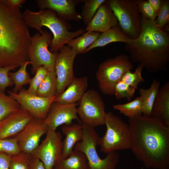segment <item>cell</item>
<instances>
[{
  "label": "cell",
  "mask_w": 169,
  "mask_h": 169,
  "mask_svg": "<svg viewBox=\"0 0 169 169\" xmlns=\"http://www.w3.org/2000/svg\"><path fill=\"white\" fill-rule=\"evenodd\" d=\"M76 103L62 104L53 102L50 107L44 122L49 129L56 131L59 126L72 124V120H80L77 115Z\"/></svg>",
  "instance_id": "obj_15"
},
{
  "label": "cell",
  "mask_w": 169,
  "mask_h": 169,
  "mask_svg": "<svg viewBox=\"0 0 169 169\" xmlns=\"http://www.w3.org/2000/svg\"><path fill=\"white\" fill-rule=\"evenodd\" d=\"M31 156L20 151L12 155L10 162L9 169H29Z\"/></svg>",
  "instance_id": "obj_32"
},
{
  "label": "cell",
  "mask_w": 169,
  "mask_h": 169,
  "mask_svg": "<svg viewBox=\"0 0 169 169\" xmlns=\"http://www.w3.org/2000/svg\"><path fill=\"white\" fill-rule=\"evenodd\" d=\"M20 108L18 101L0 91V121Z\"/></svg>",
  "instance_id": "obj_29"
},
{
  "label": "cell",
  "mask_w": 169,
  "mask_h": 169,
  "mask_svg": "<svg viewBox=\"0 0 169 169\" xmlns=\"http://www.w3.org/2000/svg\"><path fill=\"white\" fill-rule=\"evenodd\" d=\"M29 64H30V62L28 61L21 66L19 69L16 72H9L8 75L15 84V87L12 91L14 93L17 94L18 92L20 91L23 85L29 83L31 78L27 70V66Z\"/></svg>",
  "instance_id": "obj_28"
},
{
  "label": "cell",
  "mask_w": 169,
  "mask_h": 169,
  "mask_svg": "<svg viewBox=\"0 0 169 169\" xmlns=\"http://www.w3.org/2000/svg\"><path fill=\"white\" fill-rule=\"evenodd\" d=\"M26 0H1L2 2L9 8L14 9L19 7V6L26 2Z\"/></svg>",
  "instance_id": "obj_40"
},
{
  "label": "cell",
  "mask_w": 169,
  "mask_h": 169,
  "mask_svg": "<svg viewBox=\"0 0 169 169\" xmlns=\"http://www.w3.org/2000/svg\"><path fill=\"white\" fill-rule=\"evenodd\" d=\"M65 136L63 141L62 160L67 158L73 150L75 145L82 139L83 130L82 125L74 124L64 125L61 127Z\"/></svg>",
  "instance_id": "obj_21"
},
{
  "label": "cell",
  "mask_w": 169,
  "mask_h": 169,
  "mask_svg": "<svg viewBox=\"0 0 169 169\" xmlns=\"http://www.w3.org/2000/svg\"><path fill=\"white\" fill-rule=\"evenodd\" d=\"M48 129L44 119L33 117L13 138L16 140L20 151L31 155Z\"/></svg>",
  "instance_id": "obj_13"
},
{
  "label": "cell",
  "mask_w": 169,
  "mask_h": 169,
  "mask_svg": "<svg viewBox=\"0 0 169 169\" xmlns=\"http://www.w3.org/2000/svg\"><path fill=\"white\" fill-rule=\"evenodd\" d=\"M77 55L68 45L64 46L58 53L54 65L57 81L56 97L63 92L75 77L73 65Z\"/></svg>",
  "instance_id": "obj_12"
},
{
  "label": "cell",
  "mask_w": 169,
  "mask_h": 169,
  "mask_svg": "<svg viewBox=\"0 0 169 169\" xmlns=\"http://www.w3.org/2000/svg\"><path fill=\"white\" fill-rule=\"evenodd\" d=\"M143 68L141 65L139 64L134 72L132 73L131 70L126 72L123 75L121 80L136 90L137 89L139 84L143 83L145 80L141 76Z\"/></svg>",
  "instance_id": "obj_31"
},
{
  "label": "cell",
  "mask_w": 169,
  "mask_h": 169,
  "mask_svg": "<svg viewBox=\"0 0 169 169\" xmlns=\"http://www.w3.org/2000/svg\"><path fill=\"white\" fill-rule=\"evenodd\" d=\"M33 116L21 107L0 121V139L14 137L33 118Z\"/></svg>",
  "instance_id": "obj_16"
},
{
  "label": "cell",
  "mask_w": 169,
  "mask_h": 169,
  "mask_svg": "<svg viewBox=\"0 0 169 169\" xmlns=\"http://www.w3.org/2000/svg\"><path fill=\"white\" fill-rule=\"evenodd\" d=\"M54 169H88L87 158L82 151L73 149L69 156L62 160Z\"/></svg>",
  "instance_id": "obj_23"
},
{
  "label": "cell",
  "mask_w": 169,
  "mask_h": 169,
  "mask_svg": "<svg viewBox=\"0 0 169 169\" xmlns=\"http://www.w3.org/2000/svg\"><path fill=\"white\" fill-rule=\"evenodd\" d=\"M22 15L28 27L38 30L40 33L43 27H46L50 30L54 37L50 46L52 53L59 52L70 39L85 32L83 28L74 32L69 31L71 28L69 23L49 9L40 10L38 12L26 9Z\"/></svg>",
  "instance_id": "obj_4"
},
{
  "label": "cell",
  "mask_w": 169,
  "mask_h": 169,
  "mask_svg": "<svg viewBox=\"0 0 169 169\" xmlns=\"http://www.w3.org/2000/svg\"><path fill=\"white\" fill-rule=\"evenodd\" d=\"M52 39L51 34L46 30H42L40 33H36L31 37L28 53L32 65V74H35L37 69L42 66L45 67L49 71L55 70V63L58 52L52 53L48 48Z\"/></svg>",
  "instance_id": "obj_9"
},
{
  "label": "cell",
  "mask_w": 169,
  "mask_h": 169,
  "mask_svg": "<svg viewBox=\"0 0 169 169\" xmlns=\"http://www.w3.org/2000/svg\"><path fill=\"white\" fill-rule=\"evenodd\" d=\"M106 1L116 17L118 26L123 33L131 39L137 38L141 29L137 0Z\"/></svg>",
  "instance_id": "obj_8"
},
{
  "label": "cell",
  "mask_w": 169,
  "mask_h": 169,
  "mask_svg": "<svg viewBox=\"0 0 169 169\" xmlns=\"http://www.w3.org/2000/svg\"><path fill=\"white\" fill-rule=\"evenodd\" d=\"M83 133L81 141L75 145L74 149L83 152L87 159L88 169H115L119 159L116 151L107 153L101 159L96 151L100 137L94 128L83 124Z\"/></svg>",
  "instance_id": "obj_5"
},
{
  "label": "cell",
  "mask_w": 169,
  "mask_h": 169,
  "mask_svg": "<svg viewBox=\"0 0 169 169\" xmlns=\"http://www.w3.org/2000/svg\"><path fill=\"white\" fill-rule=\"evenodd\" d=\"M57 92V77L55 70L48 71L38 89L37 95L43 97H56Z\"/></svg>",
  "instance_id": "obj_26"
},
{
  "label": "cell",
  "mask_w": 169,
  "mask_h": 169,
  "mask_svg": "<svg viewBox=\"0 0 169 169\" xmlns=\"http://www.w3.org/2000/svg\"><path fill=\"white\" fill-rule=\"evenodd\" d=\"M106 0H84V4L80 14L84 24L88 25L91 22L100 7Z\"/></svg>",
  "instance_id": "obj_30"
},
{
  "label": "cell",
  "mask_w": 169,
  "mask_h": 169,
  "mask_svg": "<svg viewBox=\"0 0 169 169\" xmlns=\"http://www.w3.org/2000/svg\"><path fill=\"white\" fill-rule=\"evenodd\" d=\"M113 108L129 118L142 115V98L137 97L127 103L114 105Z\"/></svg>",
  "instance_id": "obj_27"
},
{
  "label": "cell",
  "mask_w": 169,
  "mask_h": 169,
  "mask_svg": "<svg viewBox=\"0 0 169 169\" xmlns=\"http://www.w3.org/2000/svg\"><path fill=\"white\" fill-rule=\"evenodd\" d=\"M134 40V39L131 38L124 33L118 25L101 33L94 43L83 54L94 48L103 47L111 43L121 42L126 44L131 43Z\"/></svg>",
  "instance_id": "obj_22"
},
{
  "label": "cell",
  "mask_w": 169,
  "mask_h": 169,
  "mask_svg": "<svg viewBox=\"0 0 169 169\" xmlns=\"http://www.w3.org/2000/svg\"><path fill=\"white\" fill-rule=\"evenodd\" d=\"M18 67L17 66H9L0 67V91L4 93L6 88L12 86L14 83L8 75L11 70H14Z\"/></svg>",
  "instance_id": "obj_37"
},
{
  "label": "cell",
  "mask_w": 169,
  "mask_h": 169,
  "mask_svg": "<svg viewBox=\"0 0 169 169\" xmlns=\"http://www.w3.org/2000/svg\"><path fill=\"white\" fill-rule=\"evenodd\" d=\"M133 68L129 56L122 54L108 59L100 64L96 76L99 87L104 95H114L115 84L121 80L124 74Z\"/></svg>",
  "instance_id": "obj_7"
},
{
  "label": "cell",
  "mask_w": 169,
  "mask_h": 169,
  "mask_svg": "<svg viewBox=\"0 0 169 169\" xmlns=\"http://www.w3.org/2000/svg\"><path fill=\"white\" fill-rule=\"evenodd\" d=\"M9 95L18 101L21 107L26 110L34 117L44 119L56 97H43L28 93L24 89L18 93L8 91Z\"/></svg>",
  "instance_id": "obj_14"
},
{
  "label": "cell",
  "mask_w": 169,
  "mask_h": 169,
  "mask_svg": "<svg viewBox=\"0 0 169 169\" xmlns=\"http://www.w3.org/2000/svg\"><path fill=\"white\" fill-rule=\"evenodd\" d=\"M48 72L44 66L39 67L37 70L34 77L31 79L29 83V86L26 92L30 94L37 95L38 88Z\"/></svg>",
  "instance_id": "obj_33"
},
{
  "label": "cell",
  "mask_w": 169,
  "mask_h": 169,
  "mask_svg": "<svg viewBox=\"0 0 169 169\" xmlns=\"http://www.w3.org/2000/svg\"><path fill=\"white\" fill-rule=\"evenodd\" d=\"M157 18L155 20L157 27L163 30L169 22V1L163 0L161 7L157 13Z\"/></svg>",
  "instance_id": "obj_36"
},
{
  "label": "cell",
  "mask_w": 169,
  "mask_h": 169,
  "mask_svg": "<svg viewBox=\"0 0 169 169\" xmlns=\"http://www.w3.org/2000/svg\"></svg>",
  "instance_id": "obj_44"
},
{
  "label": "cell",
  "mask_w": 169,
  "mask_h": 169,
  "mask_svg": "<svg viewBox=\"0 0 169 169\" xmlns=\"http://www.w3.org/2000/svg\"><path fill=\"white\" fill-rule=\"evenodd\" d=\"M105 124L106 127V133L99 141L101 152L108 153L130 149L131 136L128 125L111 112L106 113Z\"/></svg>",
  "instance_id": "obj_6"
},
{
  "label": "cell",
  "mask_w": 169,
  "mask_h": 169,
  "mask_svg": "<svg viewBox=\"0 0 169 169\" xmlns=\"http://www.w3.org/2000/svg\"><path fill=\"white\" fill-rule=\"evenodd\" d=\"M46 134L31 156L39 159L46 169H53L62 160V136L59 132L49 128Z\"/></svg>",
  "instance_id": "obj_11"
},
{
  "label": "cell",
  "mask_w": 169,
  "mask_h": 169,
  "mask_svg": "<svg viewBox=\"0 0 169 169\" xmlns=\"http://www.w3.org/2000/svg\"><path fill=\"white\" fill-rule=\"evenodd\" d=\"M136 90L120 80L114 86V95L118 100L125 98L130 101L134 96Z\"/></svg>",
  "instance_id": "obj_34"
},
{
  "label": "cell",
  "mask_w": 169,
  "mask_h": 169,
  "mask_svg": "<svg viewBox=\"0 0 169 169\" xmlns=\"http://www.w3.org/2000/svg\"><path fill=\"white\" fill-rule=\"evenodd\" d=\"M101 33L99 32L88 31L75 38H72L69 41L67 44L77 54H83V52L91 45Z\"/></svg>",
  "instance_id": "obj_25"
},
{
  "label": "cell",
  "mask_w": 169,
  "mask_h": 169,
  "mask_svg": "<svg viewBox=\"0 0 169 169\" xmlns=\"http://www.w3.org/2000/svg\"><path fill=\"white\" fill-rule=\"evenodd\" d=\"M151 116L160 120L169 127V82L159 89L154 100Z\"/></svg>",
  "instance_id": "obj_20"
},
{
  "label": "cell",
  "mask_w": 169,
  "mask_h": 169,
  "mask_svg": "<svg viewBox=\"0 0 169 169\" xmlns=\"http://www.w3.org/2000/svg\"><path fill=\"white\" fill-rule=\"evenodd\" d=\"M84 0H37L40 10L49 9L54 11L60 18L65 20L79 22L80 14L76 10V7Z\"/></svg>",
  "instance_id": "obj_17"
},
{
  "label": "cell",
  "mask_w": 169,
  "mask_h": 169,
  "mask_svg": "<svg viewBox=\"0 0 169 169\" xmlns=\"http://www.w3.org/2000/svg\"><path fill=\"white\" fill-rule=\"evenodd\" d=\"M88 86L87 76L80 78L75 77L65 90L59 95L56 97L53 102L62 104L76 103L86 92Z\"/></svg>",
  "instance_id": "obj_19"
},
{
  "label": "cell",
  "mask_w": 169,
  "mask_h": 169,
  "mask_svg": "<svg viewBox=\"0 0 169 169\" xmlns=\"http://www.w3.org/2000/svg\"></svg>",
  "instance_id": "obj_43"
},
{
  "label": "cell",
  "mask_w": 169,
  "mask_h": 169,
  "mask_svg": "<svg viewBox=\"0 0 169 169\" xmlns=\"http://www.w3.org/2000/svg\"><path fill=\"white\" fill-rule=\"evenodd\" d=\"M130 148L147 168L169 169V127L159 119L141 115L129 118Z\"/></svg>",
  "instance_id": "obj_1"
},
{
  "label": "cell",
  "mask_w": 169,
  "mask_h": 169,
  "mask_svg": "<svg viewBox=\"0 0 169 169\" xmlns=\"http://www.w3.org/2000/svg\"><path fill=\"white\" fill-rule=\"evenodd\" d=\"M31 39L19 7L9 8L0 0V67H18L29 61Z\"/></svg>",
  "instance_id": "obj_2"
},
{
  "label": "cell",
  "mask_w": 169,
  "mask_h": 169,
  "mask_svg": "<svg viewBox=\"0 0 169 169\" xmlns=\"http://www.w3.org/2000/svg\"><path fill=\"white\" fill-rule=\"evenodd\" d=\"M118 25V20L106 0L100 7L84 31L101 33Z\"/></svg>",
  "instance_id": "obj_18"
},
{
  "label": "cell",
  "mask_w": 169,
  "mask_h": 169,
  "mask_svg": "<svg viewBox=\"0 0 169 169\" xmlns=\"http://www.w3.org/2000/svg\"><path fill=\"white\" fill-rule=\"evenodd\" d=\"M141 21L139 36L125 46L129 59L151 72L166 71L169 62V35L155 21L141 17Z\"/></svg>",
  "instance_id": "obj_3"
},
{
  "label": "cell",
  "mask_w": 169,
  "mask_h": 169,
  "mask_svg": "<svg viewBox=\"0 0 169 169\" xmlns=\"http://www.w3.org/2000/svg\"><path fill=\"white\" fill-rule=\"evenodd\" d=\"M12 155L0 153V169H9L10 162Z\"/></svg>",
  "instance_id": "obj_39"
},
{
  "label": "cell",
  "mask_w": 169,
  "mask_h": 169,
  "mask_svg": "<svg viewBox=\"0 0 169 169\" xmlns=\"http://www.w3.org/2000/svg\"><path fill=\"white\" fill-rule=\"evenodd\" d=\"M78 105L77 112L80 123L93 128L105 124V105L97 91L93 89L88 90L79 101Z\"/></svg>",
  "instance_id": "obj_10"
},
{
  "label": "cell",
  "mask_w": 169,
  "mask_h": 169,
  "mask_svg": "<svg viewBox=\"0 0 169 169\" xmlns=\"http://www.w3.org/2000/svg\"><path fill=\"white\" fill-rule=\"evenodd\" d=\"M160 86L159 81L154 79L149 88L139 89L140 96L142 98V115L151 116L153 104Z\"/></svg>",
  "instance_id": "obj_24"
},
{
  "label": "cell",
  "mask_w": 169,
  "mask_h": 169,
  "mask_svg": "<svg viewBox=\"0 0 169 169\" xmlns=\"http://www.w3.org/2000/svg\"><path fill=\"white\" fill-rule=\"evenodd\" d=\"M151 6L157 14L158 13L163 3V0H148Z\"/></svg>",
  "instance_id": "obj_42"
},
{
  "label": "cell",
  "mask_w": 169,
  "mask_h": 169,
  "mask_svg": "<svg viewBox=\"0 0 169 169\" xmlns=\"http://www.w3.org/2000/svg\"><path fill=\"white\" fill-rule=\"evenodd\" d=\"M29 167V169H46L44 164L39 159L32 156Z\"/></svg>",
  "instance_id": "obj_41"
},
{
  "label": "cell",
  "mask_w": 169,
  "mask_h": 169,
  "mask_svg": "<svg viewBox=\"0 0 169 169\" xmlns=\"http://www.w3.org/2000/svg\"><path fill=\"white\" fill-rule=\"evenodd\" d=\"M20 151L17 141L14 138L0 139V153L13 155Z\"/></svg>",
  "instance_id": "obj_35"
},
{
  "label": "cell",
  "mask_w": 169,
  "mask_h": 169,
  "mask_svg": "<svg viewBox=\"0 0 169 169\" xmlns=\"http://www.w3.org/2000/svg\"><path fill=\"white\" fill-rule=\"evenodd\" d=\"M137 3L142 17L147 19L155 21L157 14L153 9L148 1L137 0Z\"/></svg>",
  "instance_id": "obj_38"
}]
</instances>
